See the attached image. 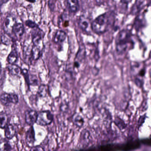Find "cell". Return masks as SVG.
Instances as JSON below:
<instances>
[{
    "label": "cell",
    "instance_id": "cell-14",
    "mask_svg": "<svg viewBox=\"0 0 151 151\" xmlns=\"http://www.w3.org/2000/svg\"><path fill=\"white\" fill-rule=\"evenodd\" d=\"M5 129V136L6 138L8 139L13 138L16 133V130L15 126L12 124H9L7 125Z\"/></svg>",
    "mask_w": 151,
    "mask_h": 151
},
{
    "label": "cell",
    "instance_id": "cell-8",
    "mask_svg": "<svg viewBox=\"0 0 151 151\" xmlns=\"http://www.w3.org/2000/svg\"><path fill=\"white\" fill-rule=\"evenodd\" d=\"M38 114L33 110H28L25 113V122L29 125L32 126L37 121Z\"/></svg>",
    "mask_w": 151,
    "mask_h": 151
},
{
    "label": "cell",
    "instance_id": "cell-33",
    "mask_svg": "<svg viewBox=\"0 0 151 151\" xmlns=\"http://www.w3.org/2000/svg\"><path fill=\"white\" fill-rule=\"evenodd\" d=\"M145 68H143L141 69L139 71L138 75L139 77H144L145 75Z\"/></svg>",
    "mask_w": 151,
    "mask_h": 151
},
{
    "label": "cell",
    "instance_id": "cell-19",
    "mask_svg": "<svg viewBox=\"0 0 151 151\" xmlns=\"http://www.w3.org/2000/svg\"><path fill=\"white\" fill-rule=\"evenodd\" d=\"M85 57V49L84 47H83V48L81 47V48H79V50L77 53L75 61L78 62L81 64L83 61L84 60Z\"/></svg>",
    "mask_w": 151,
    "mask_h": 151
},
{
    "label": "cell",
    "instance_id": "cell-15",
    "mask_svg": "<svg viewBox=\"0 0 151 151\" xmlns=\"http://www.w3.org/2000/svg\"><path fill=\"white\" fill-rule=\"evenodd\" d=\"M66 37L67 35L64 31L62 30L58 31L55 33L54 38V41L56 44L62 43L65 41Z\"/></svg>",
    "mask_w": 151,
    "mask_h": 151
},
{
    "label": "cell",
    "instance_id": "cell-20",
    "mask_svg": "<svg viewBox=\"0 0 151 151\" xmlns=\"http://www.w3.org/2000/svg\"><path fill=\"white\" fill-rule=\"evenodd\" d=\"M18 59V55L15 50H13L9 55L8 62L9 64H14Z\"/></svg>",
    "mask_w": 151,
    "mask_h": 151
},
{
    "label": "cell",
    "instance_id": "cell-31",
    "mask_svg": "<svg viewBox=\"0 0 151 151\" xmlns=\"http://www.w3.org/2000/svg\"><path fill=\"white\" fill-rule=\"evenodd\" d=\"M68 104L67 103H63L60 106L61 111L63 112H67V111L68 110Z\"/></svg>",
    "mask_w": 151,
    "mask_h": 151
},
{
    "label": "cell",
    "instance_id": "cell-21",
    "mask_svg": "<svg viewBox=\"0 0 151 151\" xmlns=\"http://www.w3.org/2000/svg\"><path fill=\"white\" fill-rule=\"evenodd\" d=\"M40 50L39 47L37 46L32 47L31 50V57L32 59L33 60H37L40 56Z\"/></svg>",
    "mask_w": 151,
    "mask_h": 151
},
{
    "label": "cell",
    "instance_id": "cell-37",
    "mask_svg": "<svg viewBox=\"0 0 151 151\" xmlns=\"http://www.w3.org/2000/svg\"><path fill=\"white\" fill-rule=\"evenodd\" d=\"M53 1H56V0H53Z\"/></svg>",
    "mask_w": 151,
    "mask_h": 151
},
{
    "label": "cell",
    "instance_id": "cell-28",
    "mask_svg": "<svg viewBox=\"0 0 151 151\" xmlns=\"http://www.w3.org/2000/svg\"><path fill=\"white\" fill-rule=\"evenodd\" d=\"M134 83L138 87L141 88L143 86L144 81L143 79H140L139 78L136 77L134 79Z\"/></svg>",
    "mask_w": 151,
    "mask_h": 151
},
{
    "label": "cell",
    "instance_id": "cell-6",
    "mask_svg": "<svg viewBox=\"0 0 151 151\" xmlns=\"http://www.w3.org/2000/svg\"><path fill=\"white\" fill-rule=\"evenodd\" d=\"M78 25L80 28L86 32H90L91 29V21L89 18L86 17L85 16L82 15L79 17Z\"/></svg>",
    "mask_w": 151,
    "mask_h": 151
},
{
    "label": "cell",
    "instance_id": "cell-25",
    "mask_svg": "<svg viewBox=\"0 0 151 151\" xmlns=\"http://www.w3.org/2000/svg\"><path fill=\"white\" fill-rule=\"evenodd\" d=\"M11 148L10 144L6 140H2L0 142V151H9Z\"/></svg>",
    "mask_w": 151,
    "mask_h": 151
},
{
    "label": "cell",
    "instance_id": "cell-36",
    "mask_svg": "<svg viewBox=\"0 0 151 151\" xmlns=\"http://www.w3.org/2000/svg\"><path fill=\"white\" fill-rule=\"evenodd\" d=\"M1 63H0V73H1Z\"/></svg>",
    "mask_w": 151,
    "mask_h": 151
},
{
    "label": "cell",
    "instance_id": "cell-32",
    "mask_svg": "<svg viewBox=\"0 0 151 151\" xmlns=\"http://www.w3.org/2000/svg\"><path fill=\"white\" fill-rule=\"evenodd\" d=\"M30 150L32 151H44L45 150L42 147L40 146H37L31 147Z\"/></svg>",
    "mask_w": 151,
    "mask_h": 151
},
{
    "label": "cell",
    "instance_id": "cell-3",
    "mask_svg": "<svg viewBox=\"0 0 151 151\" xmlns=\"http://www.w3.org/2000/svg\"><path fill=\"white\" fill-rule=\"evenodd\" d=\"M140 143L137 140L133 142L123 144V145H109L101 146L100 147L101 150H129L137 149L140 147Z\"/></svg>",
    "mask_w": 151,
    "mask_h": 151
},
{
    "label": "cell",
    "instance_id": "cell-12",
    "mask_svg": "<svg viewBox=\"0 0 151 151\" xmlns=\"http://www.w3.org/2000/svg\"><path fill=\"white\" fill-rule=\"evenodd\" d=\"M73 124L78 128H81L83 126L84 120L83 117L78 113H75L72 118Z\"/></svg>",
    "mask_w": 151,
    "mask_h": 151
},
{
    "label": "cell",
    "instance_id": "cell-35",
    "mask_svg": "<svg viewBox=\"0 0 151 151\" xmlns=\"http://www.w3.org/2000/svg\"><path fill=\"white\" fill-rule=\"evenodd\" d=\"M28 2H31V3H34L36 1V0H26Z\"/></svg>",
    "mask_w": 151,
    "mask_h": 151
},
{
    "label": "cell",
    "instance_id": "cell-26",
    "mask_svg": "<svg viewBox=\"0 0 151 151\" xmlns=\"http://www.w3.org/2000/svg\"><path fill=\"white\" fill-rule=\"evenodd\" d=\"M1 42L6 45H9L12 43V38L7 33L3 34L1 37Z\"/></svg>",
    "mask_w": 151,
    "mask_h": 151
},
{
    "label": "cell",
    "instance_id": "cell-16",
    "mask_svg": "<svg viewBox=\"0 0 151 151\" xmlns=\"http://www.w3.org/2000/svg\"><path fill=\"white\" fill-rule=\"evenodd\" d=\"M42 32L40 30L35 29L32 31V42L35 45H37L39 43L40 41L42 38Z\"/></svg>",
    "mask_w": 151,
    "mask_h": 151
},
{
    "label": "cell",
    "instance_id": "cell-34",
    "mask_svg": "<svg viewBox=\"0 0 151 151\" xmlns=\"http://www.w3.org/2000/svg\"><path fill=\"white\" fill-rule=\"evenodd\" d=\"M132 0H121V2L124 4H128Z\"/></svg>",
    "mask_w": 151,
    "mask_h": 151
},
{
    "label": "cell",
    "instance_id": "cell-7",
    "mask_svg": "<svg viewBox=\"0 0 151 151\" xmlns=\"http://www.w3.org/2000/svg\"><path fill=\"white\" fill-rule=\"evenodd\" d=\"M16 20L14 17L9 16L6 17L4 21L3 29L6 33L9 34L13 32L14 26L15 25Z\"/></svg>",
    "mask_w": 151,
    "mask_h": 151
},
{
    "label": "cell",
    "instance_id": "cell-4",
    "mask_svg": "<svg viewBox=\"0 0 151 151\" xmlns=\"http://www.w3.org/2000/svg\"><path fill=\"white\" fill-rule=\"evenodd\" d=\"M53 115L50 111H44L38 114L36 123L41 126H46L53 121Z\"/></svg>",
    "mask_w": 151,
    "mask_h": 151
},
{
    "label": "cell",
    "instance_id": "cell-1",
    "mask_svg": "<svg viewBox=\"0 0 151 151\" xmlns=\"http://www.w3.org/2000/svg\"><path fill=\"white\" fill-rule=\"evenodd\" d=\"M115 43L116 49L118 55H122L126 52L129 46L133 44L130 31L124 29L120 32L116 36Z\"/></svg>",
    "mask_w": 151,
    "mask_h": 151
},
{
    "label": "cell",
    "instance_id": "cell-29",
    "mask_svg": "<svg viewBox=\"0 0 151 151\" xmlns=\"http://www.w3.org/2000/svg\"><path fill=\"white\" fill-rule=\"evenodd\" d=\"M146 118L147 116L146 114L143 115L139 117L137 122V125L139 128L140 127V126H142V124L145 122V119Z\"/></svg>",
    "mask_w": 151,
    "mask_h": 151
},
{
    "label": "cell",
    "instance_id": "cell-9",
    "mask_svg": "<svg viewBox=\"0 0 151 151\" xmlns=\"http://www.w3.org/2000/svg\"><path fill=\"white\" fill-rule=\"evenodd\" d=\"M80 144L83 147L88 146L91 143V134L89 131L84 130L80 135Z\"/></svg>",
    "mask_w": 151,
    "mask_h": 151
},
{
    "label": "cell",
    "instance_id": "cell-30",
    "mask_svg": "<svg viewBox=\"0 0 151 151\" xmlns=\"http://www.w3.org/2000/svg\"><path fill=\"white\" fill-rule=\"evenodd\" d=\"M25 24L26 26H28L29 28H32V29H34L37 27V24L34 22L30 21V20L26 21Z\"/></svg>",
    "mask_w": 151,
    "mask_h": 151
},
{
    "label": "cell",
    "instance_id": "cell-10",
    "mask_svg": "<svg viewBox=\"0 0 151 151\" xmlns=\"http://www.w3.org/2000/svg\"><path fill=\"white\" fill-rule=\"evenodd\" d=\"M26 142L29 147H32L35 141V132L32 127L28 130L26 135Z\"/></svg>",
    "mask_w": 151,
    "mask_h": 151
},
{
    "label": "cell",
    "instance_id": "cell-5",
    "mask_svg": "<svg viewBox=\"0 0 151 151\" xmlns=\"http://www.w3.org/2000/svg\"><path fill=\"white\" fill-rule=\"evenodd\" d=\"M0 101L4 106H8L11 103L17 104L18 102V97L14 93H2L0 96Z\"/></svg>",
    "mask_w": 151,
    "mask_h": 151
},
{
    "label": "cell",
    "instance_id": "cell-2",
    "mask_svg": "<svg viewBox=\"0 0 151 151\" xmlns=\"http://www.w3.org/2000/svg\"><path fill=\"white\" fill-rule=\"evenodd\" d=\"M109 23L108 15L107 14L101 15L92 23L91 29L97 34L104 33L107 29Z\"/></svg>",
    "mask_w": 151,
    "mask_h": 151
},
{
    "label": "cell",
    "instance_id": "cell-13",
    "mask_svg": "<svg viewBox=\"0 0 151 151\" xmlns=\"http://www.w3.org/2000/svg\"><path fill=\"white\" fill-rule=\"evenodd\" d=\"M9 73L13 76H19L22 72V69L15 64H9L7 66Z\"/></svg>",
    "mask_w": 151,
    "mask_h": 151
},
{
    "label": "cell",
    "instance_id": "cell-17",
    "mask_svg": "<svg viewBox=\"0 0 151 151\" xmlns=\"http://www.w3.org/2000/svg\"><path fill=\"white\" fill-rule=\"evenodd\" d=\"M13 32L17 37H21L24 32V28L21 23H16L13 30Z\"/></svg>",
    "mask_w": 151,
    "mask_h": 151
},
{
    "label": "cell",
    "instance_id": "cell-11",
    "mask_svg": "<svg viewBox=\"0 0 151 151\" xmlns=\"http://www.w3.org/2000/svg\"><path fill=\"white\" fill-rule=\"evenodd\" d=\"M66 6L70 11L72 13H76L79 10L78 0H66Z\"/></svg>",
    "mask_w": 151,
    "mask_h": 151
},
{
    "label": "cell",
    "instance_id": "cell-27",
    "mask_svg": "<svg viewBox=\"0 0 151 151\" xmlns=\"http://www.w3.org/2000/svg\"><path fill=\"white\" fill-rule=\"evenodd\" d=\"M47 87L45 85H41L39 88L38 94L41 97H45L47 95Z\"/></svg>",
    "mask_w": 151,
    "mask_h": 151
},
{
    "label": "cell",
    "instance_id": "cell-24",
    "mask_svg": "<svg viewBox=\"0 0 151 151\" xmlns=\"http://www.w3.org/2000/svg\"><path fill=\"white\" fill-rule=\"evenodd\" d=\"M144 4H145V1H144L137 0V2L135 3L132 9V12L133 13L136 14L139 12V11L144 6Z\"/></svg>",
    "mask_w": 151,
    "mask_h": 151
},
{
    "label": "cell",
    "instance_id": "cell-23",
    "mask_svg": "<svg viewBox=\"0 0 151 151\" xmlns=\"http://www.w3.org/2000/svg\"><path fill=\"white\" fill-rule=\"evenodd\" d=\"M26 80H28V83L31 85L37 86L38 85V79L37 76H35V75H28V76L26 77Z\"/></svg>",
    "mask_w": 151,
    "mask_h": 151
},
{
    "label": "cell",
    "instance_id": "cell-18",
    "mask_svg": "<svg viewBox=\"0 0 151 151\" xmlns=\"http://www.w3.org/2000/svg\"><path fill=\"white\" fill-rule=\"evenodd\" d=\"M8 116L5 112H0V128L5 129L8 125Z\"/></svg>",
    "mask_w": 151,
    "mask_h": 151
},
{
    "label": "cell",
    "instance_id": "cell-22",
    "mask_svg": "<svg viewBox=\"0 0 151 151\" xmlns=\"http://www.w3.org/2000/svg\"><path fill=\"white\" fill-rule=\"evenodd\" d=\"M114 122L120 130L124 129L127 126V124L125 123L124 121L119 117H115L114 121Z\"/></svg>",
    "mask_w": 151,
    "mask_h": 151
}]
</instances>
